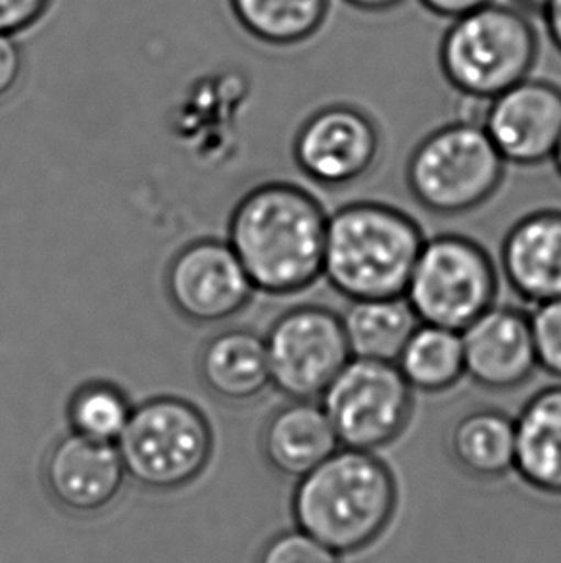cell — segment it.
<instances>
[{"label": "cell", "instance_id": "obj_1", "mask_svg": "<svg viewBox=\"0 0 561 563\" xmlns=\"http://www.w3.org/2000/svg\"><path fill=\"white\" fill-rule=\"evenodd\" d=\"M329 213L295 184L260 185L241 198L229 223L233 246L254 289L288 297L323 277Z\"/></svg>", "mask_w": 561, "mask_h": 563}, {"label": "cell", "instance_id": "obj_2", "mask_svg": "<svg viewBox=\"0 0 561 563\" xmlns=\"http://www.w3.org/2000/svg\"><path fill=\"white\" fill-rule=\"evenodd\" d=\"M398 504V487L375 452L341 446L298 479L296 523L326 547L354 554L385 533Z\"/></svg>", "mask_w": 561, "mask_h": 563}, {"label": "cell", "instance_id": "obj_3", "mask_svg": "<svg viewBox=\"0 0 561 563\" xmlns=\"http://www.w3.org/2000/svg\"><path fill=\"white\" fill-rule=\"evenodd\" d=\"M425 235L396 206L358 200L327 220L323 279L346 300L404 297Z\"/></svg>", "mask_w": 561, "mask_h": 563}, {"label": "cell", "instance_id": "obj_4", "mask_svg": "<svg viewBox=\"0 0 561 563\" xmlns=\"http://www.w3.org/2000/svg\"><path fill=\"white\" fill-rule=\"evenodd\" d=\"M539 51L524 10L491 2L452 20L440 38L439 66L463 99L488 102L531 77Z\"/></svg>", "mask_w": 561, "mask_h": 563}, {"label": "cell", "instance_id": "obj_5", "mask_svg": "<svg viewBox=\"0 0 561 563\" xmlns=\"http://www.w3.org/2000/svg\"><path fill=\"white\" fill-rule=\"evenodd\" d=\"M506 162L481 123L458 120L431 131L411 151L406 185L427 212L462 216L501 189Z\"/></svg>", "mask_w": 561, "mask_h": 563}, {"label": "cell", "instance_id": "obj_6", "mask_svg": "<svg viewBox=\"0 0 561 563\" xmlns=\"http://www.w3.org/2000/svg\"><path fill=\"white\" fill-rule=\"evenodd\" d=\"M498 269L483 244L442 233L425 239L404 298L419 323L462 333L498 298Z\"/></svg>", "mask_w": 561, "mask_h": 563}, {"label": "cell", "instance_id": "obj_7", "mask_svg": "<svg viewBox=\"0 0 561 563\" xmlns=\"http://www.w3.org/2000/svg\"><path fill=\"white\" fill-rule=\"evenodd\" d=\"M116 446L125 473L139 485L174 490L205 470L212 454V431L193 404L162 396L133 408Z\"/></svg>", "mask_w": 561, "mask_h": 563}, {"label": "cell", "instance_id": "obj_8", "mask_svg": "<svg viewBox=\"0 0 561 563\" xmlns=\"http://www.w3.org/2000/svg\"><path fill=\"white\" fill-rule=\"evenodd\" d=\"M319 402L341 446L377 452L410 423L414 390L395 362L352 358Z\"/></svg>", "mask_w": 561, "mask_h": 563}, {"label": "cell", "instance_id": "obj_9", "mask_svg": "<svg viewBox=\"0 0 561 563\" xmlns=\"http://www.w3.org/2000/svg\"><path fill=\"white\" fill-rule=\"evenodd\" d=\"M272 387L290 400H319L352 360L339 313L326 306L290 308L266 336Z\"/></svg>", "mask_w": 561, "mask_h": 563}, {"label": "cell", "instance_id": "obj_10", "mask_svg": "<svg viewBox=\"0 0 561 563\" xmlns=\"http://www.w3.org/2000/svg\"><path fill=\"white\" fill-rule=\"evenodd\" d=\"M381 133L372 115L352 104H329L302 123L295 137L296 166L329 189L364 179L380 161Z\"/></svg>", "mask_w": 561, "mask_h": 563}, {"label": "cell", "instance_id": "obj_11", "mask_svg": "<svg viewBox=\"0 0 561 563\" xmlns=\"http://www.w3.org/2000/svg\"><path fill=\"white\" fill-rule=\"evenodd\" d=\"M233 246L198 241L183 249L167 269V295L183 318L220 323L249 305L254 292Z\"/></svg>", "mask_w": 561, "mask_h": 563}, {"label": "cell", "instance_id": "obj_12", "mask_svg": "<svg viewBox=\"0 0 561 563\" xmlns=\"http://www.w3.org/2000/svg\"><path fill=\"white\" fill-rule=\"evenodd\" d=\"M481 125L506 164L552 161L561 137V87L527 77L485 102Z\"/></svg>", "mask_w": 561, "mask_h": 563}, {"label": "cell", "instance_id": "obj_13", "mask_svg": "<svg viewBox=\"0 0 561 563\" xmlns=\"http://www.w3.org/2000/svg\"><path fill=\"white\" fill-rule=\"evenodd\" d=\"M462 343L465 375L485 390H514L539 367L531 316L514 306L494 305L463 329Z\"/></svg>", "mask_w": 561, "mask_h": 563}, {"label": "cell", "instance_id": "obj_14", "mask_svg": "<svg viewBox=\"0 0 561 563\" xmlns=\"http://www.w3.org/2000/svg\"><path fill=\"white\" fill-rule=\"evenodd\" d=\"M120 450L114 442L95 441L69 433L46 457L48 493L74 514H99L120 496L125 481Z\"/></svg>", "mask_w": 561, "mask_h": 563}, {"label": "cell", "instance_id": "obj_15", "mask_svg": "<svg viewBox=\"0 0 561 563\" xmlns=\"http://www.w3.org/2000/svg\"><path fill=\"white\" fill-rule=\"evenodd\" d=\"M501 267L525 302L561 298V210L544 208L517 220L502 239Z\"/></svg>", "mask_w": 561, "mask_h": 563}, {"label": "cell", "instance_id": "obj_16", "mask_svg": "<svg viewBox=\"0 0 561 563\" xmlns=\"http://www.w3.org/2000/svg\"><path fill=\"white\" fill-rule=\"evenodd\" d=\"M341 449L321 402L290 400L275 411L262 434L267 464L285 477L300 479Z\"/></svg>", "mask_w": 561, "mask_h": 563}, {"label": "cell", "instance_id": "obj_17", "mask_svg": "<svg viewBox=\"0 0 561 563\" xmlns=\"http://www.w3.org/2000/svg\"><path fill=\"white\" fill-rule=\"evenodd\" d=\"M529 487L561 495V385L540 388L516 418V467Z\"/></svg>", "mask_w": 561, "mask_h": 563}, {"label": "cell", "instance_id": "obj_18", "mask_svg": "<svg viewBox=\"0 0 561 563\" xmlns=\"http://www.w3.org/2000/svg\"><path fill=\"white\" fill-rule=\"evenodd\" d=\"M200 377L226 402L256 400L272 387L266 339L246 329L213 336L200 356Z\"/></svg>", "mask_w": 561, "mask_h": 563}, {"label": "cell", "instance_id": "obj_19", "mask_svg": "<svg viewBox=\"0 0 561 563\" xmlns=\"http://www.w3.org/2000/svg\"><path fill=\"white\" fill-rule=\"evenodd\" d=\"M448 454L475 479H501L516 467V419L501 410H473L448 433Z\"/></svg>", "mask_w": 561, "mask_h": 563}, {"label": "cell", "instance_id": "obj_20", "mask_svg": "<svg viewBox=\"0 0 561 563\" xmlns=\"http://www.w3.org/2000/svg\"><path fill=\"white\" fill-rule=\"evenodd\" d=\"M341 320L352 358L395 364L419 325L418 316L404 297L352 300Z\"/></svg>", "mask_w": 561, "mask_h": 563}, {"label": "cell", "instance_id": "obj_21", "mask_svg": "<svg viewBox=\"0 0 561 563\" xmlns=\"http://www.w3.org/2000/svg\"><path fill=\"white\" fill-rule=\"evenodd\" d=\"M237 23L262 45L308 43L326 25L331 0H229Z\"/></svg>", "mask_w": 561, "mask_h": 563}, {"label": "cell", "instance_id": "obj_22", "mask_svg": "<svg viewBox=\"0 0 561 563\" xmlns=\"http://www.w3.org/2000/svg\"><path fill=\"white\" fill-rule=\"evenodd\" d=\"M396 366L411 390L427 395L447 393L465 377L462 333L419 323Z\"/></svg>", "mask_w": 561, "mask_h": 563}, {"label": "cell", "instance_id": "obj_23", "mask_svg": "<svg viewBox=\"0 0 561 563\" xmlns=\"http://www.w3.org/2000/svg\"><path fill=\"white\" fill-rule=\"evenodd\" d=\"M130 400L120 388L91 383L79 388L69 402L72 433L102 442H118L130 423Z\"/></svg>", "mask_w": 561, "mask_h": 563}, {"label": "cell", "instance_id": "obj_24", "mask_svg": "<svg viewBox=\"0 0 561 563\" xmlns=\"http://www.w3.org/2000/svg\"><path fill=\"white\" fill-rule=\"evenodd\" d=\"M531 328L540 369L561 379V298L537 306Z\"/></svg>", "mask_w": 561, "mask_h": 563}, {"label": "cell", "instance_id": "obj_25", "mask_svg": "<svg viewBox=\"0 0 561 563\" xmlns=\"http://www.w3.org/2000/svg\"><path fill=\"white\" fill-rule=\"evenodd\" d=\"M260 563H341L339 554L302 529L288 531L267 544Z\"/></svg>", "mask_w": 561, "mask_h": 563}, {"label": "cell", "instance_id": "obj_26", "mask_svg": "<svg viewBox=\"0 0 561 563\" xmlns=\"http://www.w3.org/2000/svg\"><path fill=\"white\" fill-rule=\"evenodd\" d=\"M53 0H0V35L18 37L45 18Z\"/></svg>", "mask_w": 561, "mask_h": 563}, {"label": "cell", "instance_id": "obj_27", "mask_svg": "<svg viewBox=\"0 0 561 563\" xmlns=\"http://www.w3.org/2000/svg\"><path fill=\"white\" fill-rule=\"evenodd\" d=\"M23 71V56L15 37L0 35V99L14 91Z\"/></svg>", "mask_w": 561, "mask_h": 563}, {"label": "cell", "instance_id": "obj_28", "mask_svg": "<svg viewBox=\"0 0 561 563\" xmlns=\"http://www.w3.org/2000/svg\"><path fill=\"white\" fill-rule=\"evenodd\" d=\"M418 2L437 18L455 20L460 15L470 14L473 10L491 4L494 0H418Z\"/></svg>", "mask_w": 561, "mask_h": 563}, {"label": "cell", "instance_id": "obj_29", "mask_svg": "<svg viewBox=\"0 0 561 563\" xmlns=\"http://www.w3.org/2000/svg\"><path fill=\"white\" fill-rule=\"evenodd\" d=\"M544 25H547L548 38L554 45L556 51L561 54V0H552L544 12Z\"/></svg>", "mask_w": 561, "mask_h": 563}, {"label": "cell", "instance_id": "obj_30", "mask_svg": "<svg viewBox=\"0 0 561 563\" xmlns=\"http://www.w3.org/2000/svg\"><path fill=\"white\" fill-rule=\"evenodd\" d=\"M344 4L356 8L360 12L367 14H381V12H391L395 8L403 7L406 0H342Z\"/></svg>", "mask_w": 561, "mask_h": 563}, {"label": "cell", "instance_id": "obj_31", "mask_svg": "<svg viewBox=\"0 0 561 563\" xmlns=\"http://www.w3.org/2000/svg\"><path fill=\"white\" fill-rule=\"evenodd\" d=\"M552 0H514V4H516L519 10H527V12H544V8L550 4Z\"/></svg>", "mask_w": 561, "mask_h": 563}, {"label": "cell", "instance_id": "obj_32", "mask_svg": "<svg viewBox=\"0 0 561 563\" xmlns=\"http://www.w3.org/2000/svg\"><path fill=\"white\" fill-rule=\"evenodd\" d=\"M552 164H554L556 172H558L561 177V137L560 141H558V146H556L554 156H552Z\"/></svg>", "mask_w": 561, "mask_h": 563}]
</instances>
